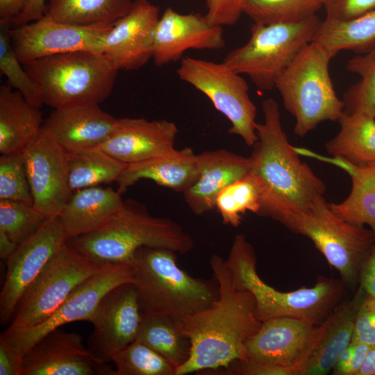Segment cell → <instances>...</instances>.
<instances>
[{
    "label": "cell",
    "instance_id": "6da1fadb",
    "mask_svg": "<svg viewBox=\"0 0 375 375\" xmlns=\"http://www.w3.org/2000/svg\"><path fill=\"white\" fill-rule=\"evenodd\" d=\"M210 265L219 285V297L183 320L190 340V355L176 375L226 368L235 360H246L245 343L262 324L256 316L253 296L235 285L225 260L214 254Z\"/></svg>",
    "mask_w": 375,
    "mask_h": 375
},
{
    "label": "cell",
    "instance_id": "7a4b0ae2",
    "mask_svg": "<svg viewBox=\"0 0 375 375\" xmlns=\"http://www.w3.org/2000/svg\"><path fill=\"white\" fill-rule=\"evenodd\" d=\"M262 109L264 119L256 125L258 140L249 156V174L260 192L258 215L281 223L288 216L308 209L324 197L326 186L290 144L278 103L268 98L262 101Z\"/></svg>",
    "mask_w": 375,
    "mask_h": 375
},
{
    "label": "cell",
    "instance_id": "3957f363",
    "mask_svg": "<svg viewBox=\"0 0 375 375\" xmlns=\"http://www.w3.org/2000/svg\"><path fill=\"white\" fill-rule=\"evenodd\" d=\"M67 244L100 265H131L135 251L141 247L162 248L185 254L194 245L192 236L177 222L154 217L142 205L128 200L105 226L72 238Z\"/></svg>",
    "mask_w": 375,
    "mask_h": 375
},
{
    "label": "cell",
    "instance_id": "277c9868",
    "mask_svg": "<svg viewBox=\"0 0 375 375\" xmlns=\"http://www.w3.org/2000/svg\"><path fill=\"white\" fill-rule=\"evenodd\" d=\"M226 263L235 285L249 291L256 301V312L261 322L277 317L306 319L317 326L340 303L345 284L342 279L321 276L310 288L279 291L264 282L256 271L252 245L242 234L232 243Z\"/></svg>",
    "mask_w": 375,
    "mask_h": 375
},
{
    "label": "cell",
    "instance_id": "5b68a950",
    "mask_svg": "<svg viewBox=\"0 0 375 375\" xmlns=\"http://www.w3.org/2000/svg\"><path fill=\"white\" fill-rule=\"evenodd\" d=\"M176 252L141 247L133 256V283L142 312L162 313L183 320L219 297L217 280L190 276L179 267Z\"/></svg>",
    "mask_w": 375,
    "mask_h": 375
},
{
    "label": "cell",
    "instance_id": "8992f818",
    "mask_svg": "<svg viewBox=\"0 0 375 375\" xmlns=\"http://www.w3.org/2000/svg\"><path fill=\"white\" fill-rule=\"evenodd\" d=\"M44 104L53 109L97 103L110 94L118 70L102 52L81 50L22 64Z\"/></svg>",
    "mask_w": 375,
    "mask_h": 375
},
{
    "label": "cell",
    "instance_id": "52a82bcc",
    "mask_svg": "<svg viewBox=\"0 0 375 375\" xmlns=\"http://www.w3.org/2000/svg\"><path fill=\"white\" fill-rule=\"evenodd\" d=\"M334 56L312 41L304 46L274 82L285 109L295 118L294 133L303 137L321 122L339 121L344 103L329 74Z\"/></svg>",
    "mask_w": 375,
    "mask_h": 375
},
{
    "label": "cell",
    "instance_id": "ba28073f",
    "mask_svg": "<svg viewBox=\"0 0 375 375\" xmlns=\"http://www.w3.org/2000/svg\"><path fill=\"white\" fill-rule=\"evenodd\" d=\"M292 232L309 238L346 286L359 281L362 266L375 246V231L347 222L336 215L324 197L308 209L282 222Z\"/></svg>",
    "mask_w": 375,
    "mask_h": 375
},
{
    "label": "cell",
    "instance_id": "9c48e42d",
    "mask_svg": "<svg viewBox=\"0 0 375 375\" xmlns=\"http://www.w3.org/2000/svg\"><path fill=\"white\" fill-rule=\"evenodd\" d=\"M322 22L315 15L294 23L253 24L248 42L228 52L222 62L247 75L258 89L270 90L277 76L313 41Z\"/></svg>",
    "mask_w": 375,
    "mask_h": 375
},
{
    "label": "cell",
    "instance_id": "30bf717a",
    "mask_svg": "<svg viewBox=\"0 0 375 375\" xmlns=\"http://www.w3.org/2000/svg\"><path fill=\"white\" fill-rule=\"evenodd\" d=\"M105 265L90 261L65 244L23 292L3 332H21L42 323L78 285Z\"/></svg>",
    "mask_w": 375,
    "mask_h": 375
},
{
    "label": "cell",
    "instance_id": "8fae6325",
    "mask_svg": "<svg viewBox=\"0 0 375 375\" xmlns=\"http://www.w3.org/2000/svg\"><path fill=\"white\" fill-rule=\"evenodd\" d=\"M178 78L204 94L231 123L228 133L240 136L248 146L258 140L256 106L241 74L224 62L185 56L176 69Z\"/></svg>",
    "mask_w": 375,
    "mask_h": 375
},
{
    "label": "cell",
    "instance_id": "7c38bea8",
    "mask_svg": "<svg viewBox=\"0 0 375 375\" xmlns=\"http://www.w3.org/2000/svg\"><path fill=\"white\" fill-rule=\"evenodd\" d=\"M128 282H133L131 265H106L78 285L42 323L21 332H3L1 335L23 355L42 336L53 329L71 322H90L105 294L117 285Z\"/></svg>",
    "mask_w": 375,
    "mask_h": 375
},
{
    "label": "cell",
    "instance_id": "4fadbf2b",
    "mask_svg": "<svg viewBox=\"0 0 375 375\" xmlns=\"http://www.w3.org/2000/svg\"><path fill=\"white\" fill-rule=\"evenodd\" d=\"M142 313L133 283L117 285L102 298L90 322L93 331L88 349L99 362L111 363L112 357L136 340Z\"/></svg>",
    "mask_w": 375,
    "mask_h": 375
},
{
    "label": "cell",
    "instance_id": "5bb4252c",
    "mask_svg": "<svg viewBox=\"0 0 375 375\" xmlns=\"http://www.w3.org/2000/svg\"><path fill=\"white\" fill-rule=\"evenodd\" d=\"M112 25L78 26L46 17L10 28L12 47L23 64L40 58L70 51H103L104 40Z\"/></svg>",
    "mask_w": 375,
    "mask_h": 375
},
{
    "label": "cell",
    "instance_id": "9a60e30c",
    "mask_svg": "<svg viewBox=\"0 0 375 375\" xmlns=\"http://www.w3.org/2000/svg\"><path fill=\"white\" fill-rule=\"evenodd\" d=\"M68 240L60 217L48 218L6 260V275L0 293L1 325L10 322L23 292Z\"/></svg>",
    "mask_w": 375,
    "mask_h": 375
},
{
    "label": "cell",
    "instance_id": "2e32d148",
    "mask_svg": "<svg viewBox=\"0 0 375 375\" xmlns=\"http://www.w3.org/2000/svg\"><path fill=\"white\" fill-rule=\"evenodd\" d=\"M23 154L33 206L47 219L58 216L72 194L65 151L42 128Z\"/></svg>",
    "mask_w": 375,
    "mask_h": 375
},
{
    "label": "cell",
    "instance_id": "e0dca14e",
    "mask_svg": "<svg viewBox=\"0 0 375 375\" xmlns=\"http://www.w3.org/2000/svg\"><path fill=\"white\" fill-rule=\"evenodd\" d=\"M108 364L97 362L83 337L60 328L36 341L23 354L22 375H114Z\"/></svg>",
    "mask_w": 375,
    "mask_h": 375
},
{
    "label": "cell",
    "instance_id": "ac0fdd59",
    "mask_svg": "<svg viewBox=\"0 0 375 375\" xmlns=\"http://www.w3.org/2000/svg\"><path fill=\"white\" fill-rule=\"evenodd\" d=\"M160 9L148 0H135L112 26L102 53L119 71L138 69L152 58L153 38Z\"/></svg>",
    "mask_w": 375,
    "mask_h": 375
},
{
    "label": "cell",
    "instance_id": "d6986e66",
    "mask_svg": "<svg viewBox=\"0 0 375 375\" xmlns=\"http://www.w3.org/2000/svg\"><path fill=\"white\" fill-rule=\"evenodd\" d=\"M224 46L222 26L200 13L181 14L169 7L154 29L152 58L160 67L179 60L188 49H219Z\"/></svg>",
    "mask_w": 375,
    "mask_h": 375
},
{
    "label": "cell",
    "instance_id": "ffe728a7",
    "mask_svg": "<svg viewBox=\"0 0 375 375\" xmlns=\"http://www.w3.org/2000/svg\"><path fill=\"white\" fill-rule=\"evenodd\" d=\"M365 295L360 286L350 301L340 303L315 326L296 367L297 375H324L332 371L338 357L352 340L356 312Z\"/></svg>",
    "mask_w": 375,
    "mask_h": 375
},
{
    "label": "cell",
    "instance_id": "44dd1931",
    "mask_svg": "<svg viewBox=\"0 0 375 375\" xmlns=\"http://www.w3.org/2000/svg\"><path fill=\"white\" fill-rule=\"evenodd\" d=\"M176 125L166 119L119 118L110 137L98 148L128 165L162 155L174 148Z\"/></svg>",
    "mask_w": 375,
    "mask_h": 375
},
{
    "label": "cell",
    "instance_id": "7402d4cb",
    "mask_svg": "<svg viewBox=\"0 0 375 375\" xmlns=\"http://www.w3.org/2000/svg\"><path fill=\"white\" fill-rule=\"evenodd\" d=\"M315 326L306 319L294 317L262 322L245 343L246 360L291 367L296 371Z\"/></svg>",
    "mask_w": 375,
    "mask_h": 375
},
{
    "label": "cell",
    "instance_id": "603a6c76",
    "mask_svg": "<svg viewBox=\"0 0 375 375\" xmlns=\"http://www.w3.org/2000/svg\"><path fill=\"white\" fill-rule=\"evenodd\" d=\"M119 118L91 103L53 109L42 129L66 152L96 148L115 130Z\"/></svg>",
    "mask_w": 375,
    "mask_h": 375
},
{
    "label": "cell",
    "instance_id": "cb8c5ba5",
    "mask_svg": "<svg viewBox=\"0 0 375 375\" xmlns=\"http://www.w3.org/2000/svg\"><path fill=\"white\" fill-rule=\"evenodd\" d=\"M197 158V178L183 193L191 211L200 216L215 208L216 198L224 188L249 174L251 161L222 149L202 152Z\"/></svg>",
    "mask_w": 375,
    "mask_h": 375
},
{
    "label": "cell",
    "instance_id": "d4e9b609",
    "mask_svg": "<svg viewBox=\"0 0 375 375\" xmlns=\"http://www.w3.org/2000/svg\"><path fill=\"white\" fill-rule=\"evenodd\" d=\"M197 175V154L189 147L174 148L155 158L126 165L115 182L121 194L142 179L183 192L194 183Z\"/></svg>",
    "mask_w": 375,
    "mask_h": 375
},
{
    "label": "cell",
    "instance_id": "484cf974",
    "mask_svg": "<svg viewBox=\"0 0 375 375\" xmlns=\"http://www.w3.org/2000/svg\"><path fill=\"white\" fill-rule=\"evenodd\" d=\"M124 201L121 193L110 187H89L72 192L58 216L70 239L105 226L121 209Z\"/></svg>",
    "mask_w": 375,
    "mask_h": 375
},
{
    "label": "cell",
    "instance_id": "4316f807",
    "mask_svg": "<svg viewBox=\"0 0 375 375\" xmlns=\"http://www.w3.org/2000/svg\"><path fill=\"white\" fill-rule=\"evenodd\" d=\"M40 108L10 85L0 87V153L22 152L42 128Z\"/></svg>",
    "mask_w": 375,
    "mask_h": 375
},
{
    "label": "cell",
    "instance_id": "83f0119b",
    "mask_svg": "<svg viewBox=\"0 0 375 375\" xmlns=\"http://www.w3.org/2000/svg\"><path fill=\"white\" fill-rule=\"evenodd\" d=\"M296 149L299 155L336 165L350 176L352 187L349 196L340 203H328V206L347 222L368 226L375 231V166L357 167L338 158L322 156L306 149Z\"/></svg>",
    "mask_w": 375,
    "mask_h": 375
},
{
    "label": "cell",
    "instance_id": "f1b7e54d",
    "mask_svg": "<svg viewBox=\"0 0 375 375\" xmlns=\"http://www.w3.org/2000/svg\"><path fill=\"white\" fill-rule=\"evenodd\" d=\"M338 122L340 129L326 143V151L357 167L375 166V119L344 111Z\"/></svg>",
    "mask_w": 375,
    "mask_h": 375
},
{
    "label": "cell",
    "instance_id": "f546056e",
    "mask_svg": "<svg viewBox=\"0 0 375 375\" xmlns=\"http://www.w3.org/2000/svg\"><path fill=\"white\" fill-rule=\"evenodd\" d=\"M142 313L136 339L166 358L176 369L184 365L190 358L191 344L183 320L166 314Z\"/></svg>",
    "mask_w": 375,
    "mask_h": 375
},
{
    "label": "cell",
    "instance_id": "4dcf8cb0",
    "mask_svg": "<svg viewBox=\"0 0 375 375\" xmlns=\"http://www.w3.org/2000/svg\"><path fill=\"white\" fill-rule=\"evenodd\" d=\"M132 0H47L44 17L78 26L113 25L131 8Z\"/></svg>",
    "mask_w": 375,
    "mask_h": 375
},
{
    "label": "cell",
    "instance_id": "1f68e13d",
    "mask_svg": "<svg viewBox=\"0 0 375 375\" xmlns=\"http://www.w3.org/2000/svg\"><path fill=\"white\" fill-rule=\"evenodd\" d=\"M313 41L334 57L342 50L369 51L375 46V8L350 20L325 18Z\"/></svg>",
    "mask_w": 375,
    "mask_h": 375
},
{
    "label": "cell",
    "instance_id": "d6a6232c",
    "mask_svg": "<svg viewBox=\"0 0 375 375\" xmlns=\"http://www.w3.org/2000/svg\"><path fill=\"white\" fill-rule=\"evenodd\" d=\"M66 161L72 192L115 182L126 166L98 147L66 152Z\"/></svg>",
    "mask_w": 375,
    "mask_h": 375
},
{
    "label": "cell",
    "instance_id": "836d02e7",
    "mask_svg": "<svg viewBox=\"0 0 375 375\" xmlns=\"http://www.w3.org/2000/svg\"><path fill=\"white\" fill-rule=\"evenodd\" d=\"M322 7L320 0H245L242 12L253 24L268 25L305 20Z\"/></svg>",
    "mask_w": 375,
    "mask_h": 375
},
{
    "label": "cell",
    "instance_id": "e575fe53",
    "mask_svg": "<svg viewBox=\"0 0 375 375\" xmlns=\"http://www.w3.org/2000/svg\"><path fill=\"white\" fill-rule=\"evenodd\" d=\"M347 69L360 78L343 96L344 112H362L375 119V46L349 59Z\"/></svg>",
    "mask_w": 375,
    "mask_h": 375
},
{
    "label": "cell",
    "instance_id": "d590c367",
    "mask_svg": "<svg viewBox=\"0 0 375 375\" xmlns=\"http://www.w3.org/2000/svg\"><path fill=\"white\" fill-rule=\"evenodd\" d=\"M215 208L226 225L238 227L247 212L258 215L260 195L253 178L248 174L224 188L217 195Z\"/></svg>",
    "mask_w": 375,
    "mask_h": 375
},
{
    "label": "cell",
    "instance_id": "8d00e7d4",
    "mask_svg": "<svg viewBox=\"0 0 375 375\" xmlns=\"http://www.w3.org/2000/svg\"><path fill=\"white\" fill-rule=\"evenodd\" d=\"M114 375H176V367L166 358L136 339L111 360Z\"/></svg>",
    "mask_w": 375,
    "mask_h": 375
},
{
    "label": "cell",
    "instance_id": "74e56055",
    "mask_svg": "<svg viewBox=\"0 0 375 375\" xmlns=\"http://www.w3.org/2000/svg\"><path fill=\"white\" fill-rule=\"evenodd\" d=\"M47 219L32 203L0 199V229L18 246L33 235Z\"/></svg>",
    "mask_w": 375,
    "mask_h": 375
},
{
    "label": "cell",
    "instance_id": "f35d334b",
    "mask_svg": "<svg viewBox=\"0 0 375 375\" xmlns=\"http://www.w3.org/2000/svg\"><path fill=\"white\" fill-rule=\"evenodd\" d=\"M8 26H0V70L8 84L19 91L32 105L40 108L44 104L34 81L25 70L11 44Z\"/></svg>",
    "mask_w": 375,
    "mask_h": 375
},
{
    "label": "cell",
    "instance_id": "ab89813d",
    "mask_svg": "<svg viewBox=\"0 0 375 375\" xmlns=\"http://www.w3.org/2000/svg\"><path fill=\"white\" fill-rule=\"evenodd\" d=\"M0 199L33 204L23 151L1 154L0 157Z\"/></svg>",
    "mask_w": 375,
    "mask_h": 375
},
{
    "label": "cell",
    "instance_id": "60d3db41",
    "mask_svg": "<svg viewBox=\"0 0 375 375\" xmlns=\"http://www.w3.org/2000/svg\"><path fill=\"white\" fill-rule=\"evenodd\" d=\"M352 340L375 345V298L366 294L356 312Z\"/></svg>",
    "mask_w": 375,
    "mask_h": 375
},
{
    "label": "cell",
    "instance_id": "b9f144b4",
    "mask_svg": "<svg viewBox=\"0 0 375 375\" xmlns=\"http://www.w3.org/2000/svg\"><path fill=\"white\" fill-rule=\"evenodd\" d=\"M326 18L350 20L374 8L375 0H320Z\"/></svg>",
    "mask_w": 375,
    "mask_h": 375
},
{
    "label": "cell",
    "instance_id": "7bdbcfd3",
    "mask_svg": "<svg viewBox=\"0 0 375 375\" xmlns=\"http://www.w3.org/2000/svg\"><path fill=\"white\" fill-rule=\"evenodd\" d=\"M209 22L221 26L235 24L243 13L245 0H204Z\"/></svg>",
    "mask_w": 375,
    "mask_h": 375
},
{
    "label": "cell",
    "instance_id": "ee69618b",
    "mask_svg": "<svg viewBox=\"0 0 375 375\" xmlns=\"http://www.w3.org/2000/svg\"><path fill=\"white\" fill-rule=\"evenodd\" d=\"M371 347L351 340L338 357L332 369V374L358 375Z\"/></svg>",
    "mask_w": 375,
    "mask_h": 375
},
{
    "label": "cell",
    "instance_id": "f6af8a7d",
    "mask_svg": "<svg viewBox=\"0 0 375 375\" xmlns=\"http://www.w3.org/2000/svg\"><path fill=\"white\" fill-rule=\"evenodd\" d=\"M229 374L235 375H297L294 369L248 360H237L226 368Z\"/></svg>",
    "mask_w": 375,
    "mask_h": 375
},
{
    "label": "cell",
    "instance_id": "bcb514c9",
    "mask_svg": "<svg viewBox=\"0 0 375 375\" xmlns=\"http://www.w3.org/2000/svg\"><path fill=\"white\" fill-rule=\"evenodd\" d=\"M23 355L0 335V375H22Z\"/></svg>",
    "mask_w": 375,
    "mask_h": 375
},
{
    "label": "cell",
    "instance_id": "7dc6e473",
    "mask_svg": "<svg viewBox=\"0 0 375 375\" xmlns=\"http://www.w3.org/2000/svg\"><path fill=\"white\" fill-rule=\"evenodd\" d=\"M359 282L365 293L375 298V246L362 266Z\"/></svg>",
    "mask_w": 375,
    "mask_h": 375
},
{
    "label": "cell",
    "instance_id": "c3c4849f",
    "mask_svg": "<svg viewBox=\"0 0 375 375\" xmlns=\"http://www.w3.org/2000/svg\"><path fill=\"white\" fill-rule=\"evenodd\" d=\"M47 0H27L23 11L12 21L14 26L34 22L44 17Z\"/></svg>",
    "mask_w": 375,
    "mask_h": 375
},
{
    "label": "cell",
    "instance_id": "681fc988",
    "mask_svg": "<svg viewBox=\"0 0 375 375\" xmlns=\"http://www.w3.org/2000/svg\"><path fill=\"white\" fill-rule=\"evenodd\" d=\"M27 0H0V25L9 26L23 11Z\"/></svg>",
    "mask_w": 375,
    "mask_h": 375
},
{
    "label": "cell",
    "instance_id": "f907efd6",
    "mask_svg": "<svg viewBox=\"0 0 375 375\" xmlns=\"http://www.w3.org/2000/svg\"><path fill=\"white\" fill-rule=\"evenodd\" d=\"M18 245L13 242L8 235L0 229V257L2 260H7L15 251Z\"/></svg>",
    "mask_w": 375,
    "mask_h": 375
},
{
    "label": "cell",
    "instance_id": "816d5d0a",
    "mask_svg": "<svg viewBox=\"0 0 375 375\" xmlns=\"http://www.w3.org/2000/svg\"><path fill=\"white\" fill-rule=\"evenodd\" d=\"M358 375H375V345L370 348Z\"/></svg>",
    "mask_w": 375,
    "mask_h": 375
}]
</instances>
